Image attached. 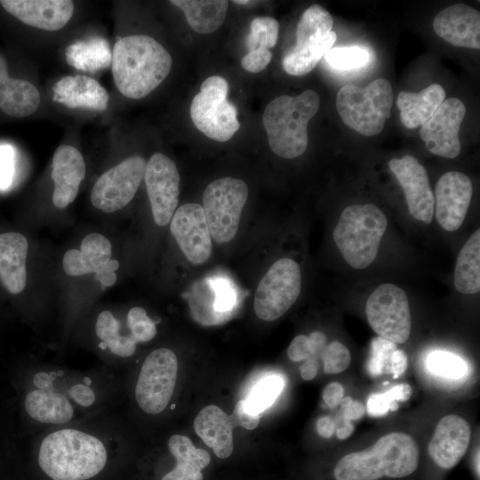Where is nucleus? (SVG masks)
<instances>
[{
    "label": "nucleus",
    "instance_id": "9b49d317",
    "mask_svg": "<svg viewBox=\"0 0 480 480\" xmlns=\"http://www.w3.org/2000/svg\"><path fill=\"white\" fill-rule=\"evenodd\" d=\"M301 290L300 265L290 258L275 261L260 279L255 292L253 309L264 321H274L287 312Z\"/></svg>",
    "mask_w": 480,
    "mask_h": 480
},
{
    "label": "nucleus",
    "instance_id": "1a4fd4ad",
    "mask_svg": "<svg viewBox=\"0 0 480 480\" xmlns=\"http://www.w3.org/2000/svg\"><path fill=\"white\" fill-rule=\"evenodd\" d=\"M228 81L220 76H211L201 84L190 104V117L208 138L224 142L229 140L240 127L237 109L227 99Z\"/></svg>",
    "mask_w": 480,
    "mask_h": 480
},
{
    "label": "nucleus",
    "instance_id": "58836bf2",
    "mask_svg": "<svg viewBox=\"0 0 480 480\" xmlns=\"http://www.w3.org/2000/svg\"><path fill=\"white\" fill-rule=\"evenodd\" d=\"M426 367L431 373L447 379H460L468 371L467 364L460 356L445 351L429 354Z\"/></svg>",
    "mask_w": 480,
    "mask_h": 480
},
{
    "label": "nucleus",
    "instance_id": "f3484780",
    "mask_svg": "<svg viewBox=\"0 0 480 480\" xmlns=\"http://www.w3.org/2000/svg\"><path fill=\"white\" fill-rule=\"evenodd\" d=\"M405 196L410 214L417 220L429 224L434 214V194L426 169L411 155L388 162Z\"/></svg>",
    "mask_w": 480,
    "mask_h": 480
},
{
    "label": "nucleus",
    "instance_id": "f257e3e1",
    "mask_svg": "<svg viewBox=\"0 0 480 480\" xmlns=\"http://www.w3.org/2000/svg\"><path fill=\"white\" fill-rule=\"evenodd\" d=\"M22 409L34 433L113 409L118 382L106 366L72 370L56 364L28 367Z\"/></svg>",
    "mask_w": 480,
    "mask_h": 480
},
{
    "label": "nucleus",
    "instance_id": "9d476101",
    "mask_svg": "<svg viewBox=\"0 0 480 480\" xmlns=\"http://www.w3.org/2000/svg\"><path fill=\"white\" fill-rule=\"evenodd\" d=\"M248 187L240 179L224 177L209 183L203 195V209L211 236L219 244L235 238Z\"/></svg>",
    "mask_w": 480,
    "mask_h": 480
},
{
    "label": "nucleus",
    "instance_id": "c9c22d12",
    "mask_svg": "<svg viewBox=\"0 0 480 480\" xmlns=\"http://www.w3.org/2000/svg\"><path fill=\"white\" fill-rule=\"evenodd\" d=\"M281 376L271 374L260 380L244 399L247 407L255 413L260 414L276 399L284 388Z\"/></svg>",
    "mask_w": 480,
    "mask_h": 480
},
{
    "label": "nucleus",
    "instance_id": "13d9d810",
    "mask_svg": "<svg viewBox=\"0 0 480 480\" xmlns=\"http://www.w3.org/2000/svg\"><path fill=\"white\" fill-rule=\"evenodd\" d=\"M475 468L476 472L477 473V476L479 477V451H477V453L476 454Z\"/></svg>",
    "mask_w": 480,
    "mask_h": 480
},
{
    "label": "nucleus",
    "instance_id": "864d4df0",
    "mask_svg": "<svg viewBox=\"0 0 480 480\" xmlns=\"http://www.w3.org/2000/svg\"><path fill=\"white\" fill-rule=\"evenodd\" d=\"M407 368V356L404 350L396 349L391 357V373L396 379L404 372Z\"/></svg>",
    "mask_w": 480,
    "mask_h": 480
},
{
    "label": "nucleus",
    "instance_id": "a211bd4d",
    "mask_svg": "<svg viewBox=\"0 0 480 480\" xmlns=\"http://www.w3.org/2000/svg\"><path fill=\"white\" fill-rule=\"evenodd\" d=\"M472 197L470 179L460 172H448L435 188L436 218L446 231H456L462 225Z\"/></svg>",
    "mask_w": 480,
    "mask_h": 480
},
{
    "label": "nucleus",
    "instance_id": "4c0bfd02",
    "mask_svg": "<svg viewBox=\"0 0 480 480\" xmlns=\"http://www.w3.org/2000/svg\"><path fill=\"white\" fill-rule=\"evenodd\" d=\"M324 59L328 65L339 70H352L365 66L370 60L369 52L360 46L331 48Z\"/></svg>",
    "mask_w": 480,
    "mask_h": 480
},
{
    "label": "nucleus",
    "instance_id": "2f4dec72",
    "mask_svg": "<svg viewBox=\"0 0 480 480\" xmlns=\"http://www.w3.org/2000/svg\"><path fill=\"white\" fill-rule=\"evenodd\" d=\"M336 38L335 32L331 31L325 35H316L303 44H295L283 59L284 71L292 76L309 73L332 48Z\"/></svg>",
    "mask_w": 480,
    "mask_h": 480
},
{
    "label": "nucleus",
    "instance_id": "39448f33",
    "mask_svg": "<svg viewBox=\"0 0 480 480\" xmlns=\"http://www.w3.org/2000/svg\"><path fill=\"white\" fill-rule=\"evenodd\" d=\"M320 98L313 90L297 96L281 95L266 107L262 123L268 145L278 156L292 159L308 147V124L316 114Z\"/></svg>",
    "mask_w": 480,
    "mask_h": 480
},
{
    "label": "nucleus",
    "instance_id": "ddd939ff",
    "mask_svg": "<svg viewBox=\"0 0 480 480\" xmlns=\"http://www.w3.org/2000/svg\"><path fill=\"white\" fill-rule=\"evenodd\" d=\"M146 164L142 156L135 155L106 171L92 187V205L105 212H114L126 206L144 178Z\"/></svg>",
    "mask_w": 480,
    "mask_h": 480
},
{
    "label": "nucleus",
    "instance_id": "603ef678",
    "mask_svg": "<svg viewBox=\"0 0 480 480\" xmlns=\"http://www.w3.org/2000/svg\"><path fill=\"white\" fill-rule=\"evenodd\" d=\"M119 268V263L116 260L111 259L107 266L95 275L97 280L104 286H112L117 279L116 271Z\"/></svg>",
    "mask_w": 480,
    "mask_h": 480
},
{
    "label": "nucleus",
    "instance_id": "7ed1b4c3",
    "mask_svg": "<svg viewBox=\"0 0 480 480\" xmlns=\"http://www.w3.org/2000/svg\"><path fill=\"white\" fill-rule=\"evenodd\" d=\"M172 65L169 52L147 35L118 38L112 50L114 83L120 93L129 99L148 95L167 77Z\"/></svg>",
    "mask_w": 480,
    "mask_h": 480
},
{
    "label": "nucleus",
    "instance_id": "4be33fe9",
    "mask_svg": "<svg viewBox=\"0 0 480 480\" xmlns=\"http://www.w3.org/2000/svg\"><path fill=\"white\" fill-rule=\"evenodd\" d=\"M85 172L84 157L77 148L69 145L57 148L52 168V203L56 207L65 208L76 199Z\"/></svg>",
    "mask_w": 480,
    "mask_h": 480
},
{
    "label": "nucleus",
    "instance_id": "aec40b11",
    "mask_svg": "<svg viewBox=\"0 0 480 480\" xmlns=\"http://www.w3.org/2000/svg\"><path fill=\"white\" fill-rule=\"evenodd\" d=\"M433 29L454 46L480 48V13L468 4H455L440 11L433 20Z\"/></svg>",
    "mask_w": 480,
    "mask_h": 480
},
{
    "label": "nucleus",
    "instance_id": "8fccbe9b",
    "mask_svg": "<svg viewBox=\"0 0 480 480\" xmlns=\"http://www.w3.org/2000/svg\"><path fill=\"white\" fill-rule=\"evenodd\" d=\"M342 411V419L346 420H358L364 414V406L357 400L350 396L343 397L340 403Z\"/></svg>",
    "mask_w": 480,
    "mask_h": 480
},
{
    "label": "nucleus",
    "instance_id": "f8f14e48",
    "mask_svg": "<svg viewBox=\"0 0 480 480\" xmlns=\"http://www.w3.org/2000/svg\"><path fill=\"white\" fill-rule=\"evenodd\" d=\"M365 314L372 329L395 344H403L412 330L411 311L407 295L399 286L385 283L368 297Z\"/></svg>",
    "mask_w": 480,
    "mask_h": 480
},
{
    "label": "nucleus",
    "instance_id": "5701e85b",
    "mask_svg": "<svg viewBox=\"0 0 480 480\" xmlns=\"http://www.w3.org/2000/svg\"><path fill=\"white\" fill-rule=\"evenodd\" d=\"M97 348L104 356L106 367L132 357L137 351L138 343L130 332H125L122 321L110 310H102L94 322ZM113 371V370H112Z\"/></svg>",
    "mask_w": 480,
    "mask_h": 480
},
{
    "label": "nucleus",
    "instance_id": "09e8293b",
    "mask_svg": "<svg viewBox=\"0 0 480 480\" xmlns=\"http://www.w3.org/2000/svg\"><path fill=\"white\" fill-rule=\"evenodd\" d=\"M13 151L9 145H0V188L9 187L13 174Z\"/></svg>",
    "mask_w": 480,
    "mask_h": 480
},
{
    "label": "nucleus",
    "instance_id": "20e7f679",
    "mask_svg": "<svg viewBox=\"0 0 480 480\" xmlns=\"http://www.w3.org/2000/svg\"><path fill=\"white\" fill-rule=\"evenodd\" d=\"M420 452L415 440L404 432L388 433L368 449L348 453L336 463V480H379L402 478L419 465Z\"/></svg>",
    "mask_w": 480,
    "mask_h": 480
},
{
    "label": "nucleus",
    "instance_id": "37998d69",
    "mask_svg": "<svg viewBox=\"0 0 480 480\" xmlns=\"http://www.w3.org/2000/svg\"><path fill=\"white\" fill-rule=\"evenodd\" d=\"M321 358L324 364V372L327 374L344 372L351 360L348 348L337 340L326 345L321 354Z\"/></svg>",
    "mask_w": 480,
    "mask_h": 480
},
{
    "label": "nucleus",
    "instance_id": "423d86ee",
    "mask_svg": "<svg viewBox=\"0 0 480 480\" xmlns=\"http://www.w3.org/2000/svg\"><path fill=\"white\" fill-rule=\"evenodd\" d=\"M387 226L385 214L374 204H352L342 211L333 240L347 263L363 269L375 260Z\"/></svg>",
    "mask_w": 480,
    "mask_h": 480
},
{
    "label": "nucleus",
    "instance_id": "412c9836",
    "mask_svg": "<svg viewBox=\"0 0 480 480\" xmlns=\"http://www.w3.org/2000/svg\"><path fill=\"white\" fill-rule=\"evenodd\" d=\"M0 4L22 23L47 31L62 28L74 12L70 0H1Z\"/></svg>",
    "mask_w": 480,
    "mask_h": 480
},
{
    "label": "nucleus",
    "instance_id": "a18cd8bd",
    "mask_svg": "<svg viewBox=\"0 0 480 480\" xmlns=\"http://www.w3.org/2000/svg\"><path fill=\"white\" fill-rule=\"evenodd\" d=\"M271 59L272 53L269 50H254L247 52L241 60V65L248 72L259 73L267 68Z\"/></svg>",
    "mask_w": 480,
    "mask_h": 480
},
{
    "label": "nucleus",
    "instance_id": "6e6552de",
    "mask_svg": "<svg viewBox=\"0 0 480 480\" xmlns=\"http://www.w3.org/2000/svg\"><path fill=\"white\" fill-rule=\"evenodd\" d=\"M178 370L177 356L168 348H156L145 356L132 389L134 401L141 412L156 416L170 406Z\"/></svg>",
    "mask_w": 480,
    "mask_h": 480
},
{
    "label": "nucleus",
    "instance_id": "c756f323",
    "mask_svg": "<svg viewBox=\"0 0 480 480\" xmlns=\"http://www.w3.org/2000/svg\"><path fill=\"white\" fill-rule=\"evenodd\" d=\"M445 91L438 84H432L420 92L403 91L396 99L400 120L408 129L421 126L445 100Z\"/></svg>",
    "mask_w": 480,
    "mask_h": 480
},
{
    "label": "nucleus",
    "instance_id": "c03bdc74",
    "mask_svg": "<svg viewBox=\"0 0 480 480\" xmlns=\"http://www.w3.org/2000/svg\"><path fill=\"white\" fill-rule=\"evenodd\" d=\"M215 297L213 300L214 312L223 313L232 308L235 303V294L231 286L224 281L214 283Z\"/></svg>",
    "mask_w": 480,
    "mask_h": 480
},
{
    "label": "nucleus",
    "instance_id": "49530a36",
    "mask_svg": "<svg viewBox=\"0 0 480 480\" xmlns=\"http://www.w3.org/2000/svg\"><path fill=\"white\" fill-rule=\"evenodd\" d=\"M235 425H239L246 429H254L260 422V414L252 412L246 404L244 399L239 400L230 416Z\"/></svg>",
    "mask_w": 480,
    "mask_h": 480
},
{
    "label": "nucleus",
    "instance_id": "4468645a",
    "mask_svg": "<svg viewBox=\"0 0 480 480\" xmlns=\"http://www.w3.org/2000/svg\"><path fill=\"white\" fill-rule=\"evenodd\" d=\"M144 180L154 221L167 225L179 203L180 177L175 163L163 153L153 154L146 164Z\"/></svg>",
    "mask_w": 480,
    "mask_h": 480
},
{
    "label": "nucleus",
    "instance_id": "473e14b6",
    "mask_svg": "<svg viewBox=\"0 0 480 480\" xmlns=\"http://www.w3.org/2000/svg\"><path fill=\"white\" fill-rule=\"evenodd\" d=\"M65 56L69 66L94 73L110 66L112 51L105 38L93 37L69 44L65 50Z\"/></svg>",
    "mask_w": 480,
    "mask_h": 480
},
{
    "label": "nucleus",
    "instance_id": "4d7b16f0",
    "mask_svg": "<svg viewBox=\"0 0 480 480\" xmlns=\"http://www.w3.org/2000/svg\"><path fill=\"white\" fill-rule=\"evenodd\" d=\"M354 430H355V426L351 421L342 420V422L340 423V425L338 428H336L335 433L339 439L345 440L353 434Z\"/></svg>",
    "mask_w": 480,
    "mask_h": 480
},
{
    "label": "nucleus",
    "instance_id": "cd10ccee",
    "mask_svg": "<svg viewBox=\"0 0 480 480\" xmlns=\"http://www.w3.org/2000/svg\"><path fill=\"white\" fill-rule=\"evenodd\" d=\"M40 100L32 83L8 76L6 60L0 53V109L12 117H25L38 108Z\"/></svg>",
    "mask_w": 480,
    "mask_h": 480
},
{
    "label": "nucleus",
    "instance_id": "e433bc0d",
    "mask_svg": "<svg viewBox=\"0 0 480 480\" xmlns=\"http://www.w3.org/2000/svg\"><path fill=\"white\" fill-rule=\"evenodd\" d=\"M279 24L272 17H257L250 24V33L246 38L248 52L269 50L277 42Z\"/></svg>",
    "mask_w": 480,
    "mask_h": 480
},
{
    "label": "nucleus",
    "instance_id": "3c124183",
    "mask_svg": "<svg viewBox=\"0 0 480 480\" xmlns=\"http://www.w3.org/2000/svg\"><path fill=\"white\" fill-rule=\"evenodd\" d=\"M322 396L327 406L333 408L339 405L344 397V388L339 382H332L324 388Z\"/></svg>",
    "mask_w": 480,
    "mask_h": 480
},
{
    "label": "nucleus",
    "instance_id": "bb28decb",
    "mask_svg": "<svg viewBox=\"0 0 480 480\" xmlns=\"http://www.w3.org/2000/svg\"><path fill=\"white\" fill-rule=\"evenodd\" d=\"M112 247L109 240L99 234L85 236L80 250L70 249L63 256L62 267L70 276L98 274L111 260Z\"/></svg>",
    "mask_w": 480,
    "mask_h": 480
},
{
    "label": "nucleus",
    "instance_id": "de8ad7c7",
    "mask_svg": "<svg viewBox=\"0 0 480 480\" xmlns=\"http://www.w3.org/2000/svg\"><path fill=\"white\" fill-rule=\"evenodd\" d=\"M288 357L293 362L306 360L312 356H317L312 347L308 336L300 334L296 336L287 349Z\"/></svg>",
    "mask_w": 480,
    "mask_h": 480
},
{
    "label": "nucleus",
    "instance_id": "7c9ffc66",
    "mask_svg": "<svg viewBox=\"0 0 480 480\" xmlns=\"http://www.w3.org/2000/svg\"><path fill=\"white\" fill-rule=\"evenodd\" d=\"M180 8L190 28L199 34H210L223 24L228 2L225 0H172Z\"/></svg>",
    "mask_w": 480,
    "mask_h": 480
},
{
    "label": "nucleus",
    "instance_id": "c85d7f7f",
    "mask_svg": "<svg viewBox=\"0 0 480 480\" xmlns=\"http://www.w3.org/2000/svg\"><path fill=\"white\" fill-rule=\"evenodd\" d=\"M167 447L175 459V467L161 480H203L202 470L211 461L207 451L196 448L188 436L180 434L170 436Z\"/></svg>",
    "mask_w": 480,
    "mask_h": 480
},
{
    "label": "nucleus",
    "instance_id": "a19ab883",
    "mask_svg": "<svg viewBox=\"0 0 480 480\" xmlns=\"http://www.w3.org/2000/svg\"><path fill=\"white\" fill-rule=\"evenodd\" d=\"M396 345L382 337L374 338L371 346V357L367 370L372 376L391 373V357Z\"/></svg>",
    "mask_w": 480,
    "mask_h": 480
},
{
    "label": "nucleus",
    "instance_id": "0eeeda50",
    "mask_svg": "<svg viewBox=\"0 0 480 480\" xmlns=\"http://www.w3.org/2000/svg\"><path fill=\"white\" fill-rule=\"evenodd\" d=\"M393 90L390 83L379 78L361 88L342 86L336 96V108L343 123L364 136H375L390 117Z\"/></svg>",
    "mask_w": 480,
    "mask_h": 480
},
{
    "label": "nucleus",
    "instance_id": "a878e982",
    "mask_svg": "<svg viewBox=\"0 0 480 480\" xmlns=\"http://www.w3.org/2000/svg\"><path fill=\"white\" fill-rule=\"evenodd\" d=\"M234 426L231 417L214 404L204 406L194 420L197 436L220 459H227L233 452Z\"/></svg>",
    "mask_w": 480,
    "mask_h": 480
},
{
    "label": "nucleus",
    "instance_id": "6e6d98bb",
    "mask_svg": "<svg viewBox=\"0 0 480 480\" xmlns=\"http://www.w3.org/2000/svg\"><path fill=\"white\" fill-rule=\"evenodd\" d=\"M335 422L330 416H321L316 421L317 433L324 438L331 437L335 432Z\"/></svg>",
    "mask_w": 480,
    "mask_h": 480
},
{
    "label": "nucleus",
    "instance_id": "ea45409f",
    "mask_svg": "<svg viewBox=\"0 0 480 480\" xmlns=\"http://www.w3.org/2000/svg\"><path fill=\"white\" fill-rule=\"evenodd\" d=\"M412 394L409 384L402 383L383 394H372L367 400V412L372 417H382L389 412L393 401H407Z\"/></svg>",
    "mask_w": 480,
    "mask_h": 480
},
{
    "label": "nucleus",
    "instance_id": "5fc2aeb1",
    "mask_svg": "<svg viewBox=\"0 0 480 480\" xmlns=\"http://www.w3.org/2000/svg\"><path fill=\"white\" fill-rule=\"evenodd\" d=\"M318 358L312 356L304 360L305 362L300 366V376L303 380H311L316 376L319 367Z\"/></svg>",
    "mask_w": 480,
    "mask_h": 480
},
{
    "label": "nucleus",
    "instance_id": "2eb2a0df",
    "mask_svg": "<svg viewBox=\"0 0 480 480\" xmlns=\"http://www.w3.org/2000/svg\"><path fill=\"white\" fill-rule=\"evenodd\" d=\"M465 114L460 99L448 98L420 126V138L430 153L450 159L458 156L461 148L459 131Z\"/></svg>",
    "mask_w": 480,
    "mask_h": 480
},
{
    "label": "nucleus",
    "instance_id": "393cba45",
    "mask_svg": "<svg viewBox=\"0 0 480 480\" xmlns=\"http://www.w3.org/2000/svg\"><path fill=\"white\" fill-rule=\"evenodd\" d=\"M28 249V240L22 234H0V281L12 294H19L25 289Z\"/></svg>",
    "mask_w": 480,
    "mask_h": 480
},
{
    "label": "nucleus",
    "instance_id": "79ce46f5",
    "mask_svg": "<svg viewBox=\"0 0 480 480\" xmlns=\"http://www.w3.org/2000/svg\"><path fill=\"white\" fill-rule=\"evenodd\" d=\"M125 319L131 334L138 344L148 342L156 337V324L143 308L132 307L127 312Z\"/></svg>",
    "mask_w": 480,
    "mask_h": 480
},
{
    "label": "nucleus",
    "instance_id": "f704fd0d",
    "mask_svg": "<svg viewBox=\"0 0 480 480\" xmlns=\"http://www.w3.org/2000/svg\"><path fill=\"white\" fill-rule=\"evenodd\" d=\"M333 19L324 7L312 4L307 8L297 25L296 44L307 42L316 35H325L332 31Z\"/></svg>",
    "mask_w": 480,
    "mask_h": 480
},
{
    "label": "nucleus",
    "instance_id": "dca6fc26",
    "mask_svg": "<svg viewBox=\"0 0 480 480\" xmlns=\"http://www.w3.org/2000/svg\"><path fill=\"white\" fill-rule=\"evenodd\" d=\"M170 230L192 264L201 265L208 260L212 244L202 205L188 203L176 209L170 221Z\"/></svg>",
    "mask_w": 480,
    "mask_h": 480
},
{
    "label": "nucleus",
    "instance_id": "bf43d9fd",
    "mask_svg": "<svg viewBox=\"0 0 480 480\" xmlns=\"http://www.w3.org/2000/svg\"><path fill=\"white\" fill-rule=\"evenodd\" d=\"M235 4H248L251 3V1H243V0H239V1H233Z\"/></svg>",
    "mask_w": 480,
    "mask_h": 480
},
{
    "label": "nucleus",
    "instance_id": "6ab92c4d",
    "mask_svg": "<svg viewBox=\"0 0 480 480\" xmlns=\"http://www.w3.org/2000/svg\"><path fill=\"white\" fill-rule=\"evenodd\" d=\"M471 436L469 424L463 418L450 414L440 419L429 441L428 452L441 468L455 467L466 453Z\"/></svg>",
    "mask_w": 480,
    "mask_h": 480
},
{
    "label": "nucleus",
    "instance_id": "b1692460",
    "mask_svg": "<svg viewBox=\"0 0 480 480\" xmlns=\"http://www.w3.org/2000/svg\"><path fill=\"white\" fill-rule=\"evenodd\" d=\"M52 100L69 108L103 111L109 102L107 90L85 75L65 76L52 87Z\"/></svg>",
    "mask_w": 480,
    "mask_h": 480
},
{
    "label": "nucleus",
    "instance_id": "f03ea898",
    "mask_svg": "<svg viewBox=\"0 0 480 480\" xmlns=\"http://www.w3.org/2000/svg\"><path fill=\"white\" fill-rule=\"evenodd\" d=\"M39 469L51 480H91L109 463L123 439L113 409L36 433Z\"/></svg>",
    "mask_w": 480,
    "mask_h": 480
},
{
    "label": "nucleus",
    "instance_id": "72a5a7b5",
    "mask_svg": "<svg viewBox=\"0 0 480 480\" xmlns=\"http://www.w3.org/2000/svg\"><path fill=\"white\" fill-rule=\"evenodd\" d=\"M454 286L463 294L480 291V229H476L461 247L453 275Z\"/></svg>",
    "mask_w": 480,
    "mask_h": 480
}]
</instances>
